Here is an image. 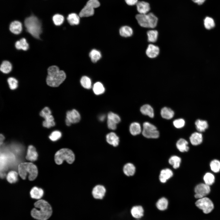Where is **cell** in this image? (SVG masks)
<instances>
[{
  "label": "cell",
  "instance_id": "5b68a950",
  "mask_svg": "<svg viewBox=\"0 0 220 220\" xmlns=\"http://www.w3.org/2000/svg\"><path fill=\"white\" fill-rule=\"evenodd\" d=\"M135 17L139 24L144 28H154L157 24L158 19L152 13L145 14H138Z\"/></svg>",
  "mask_w": 220,
  "mask_h": 220
},
{
  "label": "cell",
  "instance_id": "e575fe53",
  "mask_svg": "<svg viewBox=\"0 0 220 220\" xmlns=\"http://www.w3.org/2000/svg\"><path fill=\"white\" fill-rule=\"evenodd\" d=\"M12 68L11 63L8 61H3L1 64L0 70L3 73L7 74L11 72Z\"/></svg>",
  "mask_w": 220,
  "mask_h": 220
},
{
  "label": "cell",
  "instance_id": "2e32d148",
  "mask_svg": "<svg viewBox=\"0 0 220 220\" xmlns=\"http://www.w3.org/2000/svg\"><path fill=\"white\" fill-rule=\"evenodd\" d=\"M94 9L90 6L86 4L80 12L79 15L80 17H86L91 16L94 14Z\"/></svg>",
  "mask_w": 220,
  "mask_h": 220
},
{
  "label": "cell",
  "instance_id": "8992f818",
  "mask_svg": "<svg viewBox=\"0 0 220 220\" xmlns=\"http://www.w3.org/2000/svg\"><path fill=\"white\" fill-rule=\"evenodd\" d=\"M75 155L73 152L67 148H62L58 151L54 156L55 161L58 165L61 164L65 160L68 163L72 164L75 161Z\"/></svg>",
  "mask_w": 220,
  "mask_h": 220
},
{
  "label": "cell",
  "instance_id": "83f0119b",
  "mask_svg": "<svg viewBox=\"0 0 220 220\" xmlns=\"http://www.w3.org/2000/svg\"><path fill=\"white\" fill-rule=\"evenodd\" d=\"M131 134L134 136L139 134L141 132L142 130L140 124L138 122H133L131 124L129 128Z\"/></svg>",
  "mask_w": 220,
  "mask_h": 220
},
{
  "label": "cell",
  "instance_id": "11a10c76",
  "mask_svg": "<svg viewBox=\"0 0 220 220\" xmlns=\"http://www.w3.org/2000/svg\"><path fill=\"white\" fill-rule=\"evenodd\" d=\"M65 123L66 125L68 126H70L72 124V123L66 119H65Z\"/></svg>",
  "mask_w": 220,
  "mask_h": 220
},
{
  "label": "cell",
  "instance_id": "e0dca14e",
  "mask_svg": "<svg viewBox=\"0 0 220 220\" xmlns=\"http://www.w3.org/2000/svg\"><path fill=\"white\" fill-rule=\"evenodd\" d=\"M173 175V172L170 169L166 168L161 170L159 176V179L162 183H165Z\"/></svg>",
  "mask_w": 220,
  "mask_h": 220
},
{
  "label": "cell",
  "instance_id": "4dcf8cb0",
  "mask_svg": "<svg viewBox=\"0 0 220 220\" xmlns=\"http://www.w3.org/2000/svg\"><path fill=\"white\" fill-rule=\"evenodd\" d=\"M15 46L17 50H22L24 51L27 50L29 48V44L24 38H22L19 41H17L15 43Z\"/></svg>",
  "mask_w": 220,
  "mask_h": 220
},
{
  "label": "cell",
  "instance_id": "8fae6325",
  "mask_svg": "<svg viewBox=\"0 0 220 220\" xmlns=\"http://www.w3.org/2000/svg\"><path fill=\"white\" fill-rule=\"evenodd\" d=\"M160 52V49L158 46L152 44H150L147 46L145 53L148 57L153 59L158 56Z\"/></svg>",
  "mask_w": 220,
  "mask_h": 220
},
{
  "label": "cell",
  "instance_id": "d6986e66",
  "mask_svg": "<svg viewBox=\"0 0 220 220\" xmlns=\"http://www.w3.org/2000/svg\"><path fill=\"white\" fill-rule=\"evenodd\" d=\"M190 142L193 145L200 144L203 141V136L200 132H195L193 133L189 138Z\"/></svg>",
  "mask_w": 220,
  "mask_h": 220
},
{
  "label": "cell",
  "instance_id": "7c38bea8",
  "mask_svg": "<svg viewBox=\"0 0 220 220\" xmlns=\"http://www.w3.org/2000/svg\"><path fill=\"white\" fill-rule=\"evenodd\" d=\"M106 192V189L104 186L98 185L93 188L92 193L95 199H102L105 196Z\"/></svg>",
  "mask_w": 220,
  "mask_h": 220
},
{
  "label": "cell",
  "instance_id": "52a82bcc",
  "mask_svg": "<svg viewBox=\"0 0 220 220\" xmlns=\"http://www.w3.org/2000/svg\"><path fill=\"white\" fill-rule=\"evenodd\" d=\"M142 133L145 137L149 138H157L159 136V132L156 127L148 122H144L143 125Z\"/></svg>",
  "mask_w": 220,
  "mask_h": 220
},
{
  "label": "cell",
  "instance_id": "8d00e7d4",
  "mask_svg": "<svg viewBox=\"0 0 220 220\" xmlns=\"http://www.w3.org/2000/svg\"><path fill=\"white\" fill-rule=\"evenodd\" d=\"M181 158L176 156H171L169 160V163L174 169L178 168L181 163Z\"/></svg>",
  "mask_w": 220,
  "mask_h": 220
},
{
  "label": "cell",
  "instance_id": "277c9868",
  "mask_svg": "<svg viewBox=\"0 0 220 220\" xmlns=\"http://www.w3.org/2000/svg\"><path fill=\"white\" fill-rule=\"evenodd\" d=\"M18 171L20 176L23 179H26L28 173V178L30 181H33L35 179L38 173L36 166L31 162L20 163L18 166Z\"/></svg>",
  "mask_w": 220,
  "mask_h": 220
},
{
  "label": "cell",
  "instance_id": "60d3db41",
  "mask_svg": "<svg viewBox=\"0 0 220 220\" xmlns=\"http://www.w3.org/2000/svg\"><path fill=\"white\" fill-rule=\"evenodd\" d=\"M211 170L215 173H218L220 170V161L217 160H214L210 163Z\"/></svg>",
  "mask_w": 220,
  "mask_h": 220
},
{
  "label": "cell",
  "instance_id": "5bb4252c",
  "mask_svg": "<svg viewBox=\"0 0 220 220\" xmlns=\"http://www.w3.org/2000/svg\"><path fill=\"white\" fill-rule=\"evenodd\" d=\"M106 140L108 143L114 147L117 146L119 142V137L113 132L109 133L106 135Z\"/></svg>",
  "mask_w": 220,
  "mask_h": 220
},
{
  "label": "cell",
  "instance_id": "f907efd6",
  "mask_svg": "<svg viewBox=\"0 0 220 220\" xmlns=\"http://www.w3.org/2000/svg\"><path fill=\"white\" fill-rule=\"evenodd\" d=\"M126 3L129 6H133L138 2V0H125Z\"/></svg>",
  "mask_w": 220,
  "mask_h": 220
},
{
  "label": "cell",
  "instance_id": "9c48e42d",
  "mask_svg": "<svg viewBox=\"0 0 220 220\" xmlns=\"http://www.w3.org/2000/svg\"><path fill=\"white\" fill-rule=\"evenodd\" d=\"M40 116L45 119L43 122V126L46 127L50 128L55 125L54 118L51 115V112L50 108L46 107L40 112Z\"/></svg>",
  "mask_w": 220,
  "mask_h": 220
},
{
  "label": "cell",
  "instance_id": "f546056e",
  "mask_svg": "<svg viewBox=\"0 0 220 220\" xmlns=\"http://www.w3.org/2000/svg\"><path fill=\"white\" fill-rule=\"evenodd\" d=\"M43 193V191L42 189L36 187L33 188L30 192L31 197L36 199H40L42 196Z\"/></svg>",
  "mask_w": 220,
  "mask_h": 220
},
{
  "label": "cell",
  "instance_id": "816d5d0a",
  "mask_svg": "<svg viewBox=\"0 0 220 220\" xmlns=\"http://www.w3.org/2000/svg\"><path fill=\"white\" fill-rule=\"evenodd\" d=\"M194 2L197 4L200 5L203 4L205 1V0H192Z\"/></svg>",
  "mask_w": 220,
  "mask_h": 220
},
{
  "label": "cell",
  "instance_id": "f5cc1de1",
  "mask_svg": "<svg viewBox=\"0 0 220 220\" xmlns=\"http://www.w3.org/2000/svg\"><path fill=\"white\" fill-rule=\"evenodd\" d=\"M105 115H101L99 117V120L101 121H103L105 120Z\"/></svg>",
  "mask_w": 220,
  "mask_h": 220
},
{
  "label": "cell",
  "instance_id": "1f68e13d",
  "mask_svg": "<svg viewBox=\"0 0 220 220\" xmlns=\"http://www.w3.org/2000/svg\"><path fill=\"white\" fill-rule=\"evenodd\" d=\"M79 15L75 13H72L69 14L67 18V20L68 23L71 25H77L80 22Z\"/></svg>",
  "mask_w": 220,
  "mask_h": 220
},
{
  "label": "cell",
  "instance_id": "74e56055",
  "mask_svg": "<svg viewBox=\"0 0 220 220\" xmlns=\"http://www.w3.org/2000/svg\"><path fill=\"white\" fill-rule=\"evenodd\" d=\"M80 82L82 86L85 89H89L91 87V81L87 76H83L81 79Z\"/></svg>",
  "mask_w": 220,
  "mask_h": 220
},
{
  "label": "cell",
  "instance_id": "ba28073f",
  "mask_svg": "<svg viewBox=\"0 0 220 220\" xmlns=\"http://www.w3.org/2000/svg\"><path fill=\"white\" fill-rule=\"evenodd\" d=\"M195 204L206 214L211 212L214 208V205L212 201L206 197L198 199L196 202Z\"/></svg>",
  "mask_w": 220,
  "mask_h": 220
},
{
  "label": "cell",
  "instance_id": "7dc6e473",
  "mask_svg": "<svg viewBox=\"0 0 220 220\" xmlns=\"http://www.w3.org/2000/svg\"><path fill=\"white\" fill-rule=\"evenodd\" d=\"M174 126L177 128H181L183 127L185 124L184 120L182 119H178L175 120L173 122Z\"/></svg>",
  "mask_w": 220,
  "mask_h": 220
},
{
  "label": "cell",
  "instance_id": "6da1fadb",
  "mask_svg": "<svg viewBox=\"0 0 220 220\" xmlns=\"http://www.w3.org/2000/svg\"><path fill=\"white\" fill-rule=\"evenodd\" d=\"M35 208L31 211V215L34 218L39 220H46L51 216L52 209L50 205L46 201L39 200L34 204Z\"/></svg>",
  "mask_w": 220,
  "mask_h": 220
},
{
  "label": "cell",
  "instance_id": "cb8c5ba5",
  "mask_svg": "<svg viewBox=\"0 0 220 220\" xmlns=\"http://www.w3.org/2000/svg\"><path fill=\"white\" fill-rule=\"evenodd\" d=\"M196 127L200 132H204L208 127V124L207 121L198 119L195 122Z\"/></svg>",
  "mask_w": 220,
  "mask_h": 220
},
{
  "label": "cell",
  "instance_id": "4316f807",
  "mask_svg": "<svg viewBox=\"0 0 220 220\" xmlns=\"http://www.w3.org/2000/svg\"><path fill=\"white\" fill-rule=\"evenodd\" d=\"M135 170L134 166L130 163H128L125 164L123 169L124 174L128 176L134 175L135 173Z\"/></svg>",
  "mask_w": 220,
  "mask_h": 220
},
{
  "label": "cell",
  "instance_id": "681fc988",
  "mask_svg": "<svg viewBox=\"0 0 220 220\" xmlns=\"http://www.w3.org/2000/svg\"><path fill=\"white\" fill-rule=\"evenodd\" d=\"M107 126L108 128L112 130H115L117 127V124L112 121L107 119Z\"/></svg>",
  "mask_w": 220,
  "mask_h": 220
},
{
  "label": "cell",
  "instance_id": "603a6c76",
  "mask_svg": "<svg viewBox=\"0 0 220 220\" xmlns=\"http://www.w3.org/2000/svg\"><path fill=\"white\" fill-rule=\"evenodd\" d=\"M188 141L183 138L180 139L176 143V146L178 150L182 152H187L189 149Z\"/></svg>",
  "mask_w": 220,
  "mask_h": 220
},
{
  "label": "cell",
  "instance_id": "7bdbcfd3",
  "mask_svg": "<svg viewBox=\"0 0 220 220\" xmlns=\"http://www.w3.org/2000/svg\"><path fill=\"white\" fill-rule=\"evenodd\" d=\"M64 18L63 16L60 14H56L53 17V20L54 24L56 26L61 25L63 23Z\"/></svg>",
  "mask_w": 220,
  "mask_h": 220
},
{
  "label": "cell",
  "instance_id": "ac0fdd59",
  "mask_svg": "<svg viewBox=\"0 0 220 220\" xmlns=\"http://www.w3.org/2000/svg\"><path fill=\"white\" fill-rule=\"evenodd\" d=\"M38 156L35 148L32 145H29L28 148L26 159L31 161H34L37 160Z\"/></svg>",
  "mask_w": 220,
  "mask_h": 220
},
{
  "label": "cell",
  "instance_id": "d4e9b609",
  "mask_svg": "<svg viewBox=\"0 0 220 220\" xmlns=\"http://www.w3.org/2000/svg\"><path fill=\"white\" fill-rule=\"evenodd\" d=\"M119 33L120 35L124 37L131 36L133 34V31L131 28L128 26H124L119 29Z\"/></svg>",
  "mask_w": 220,
  "mask_h": 220
},
{
  "label": "cell",
  "instance_id": "3957f363",
  "mask_svg": "<svg viewBox=\"0 0 220 220\" xmlns=\"http://www.w3.org/2000/svg\"><path fill=\"white\" fill-rule=\"evenodd\" d=\"M24 25L28 32L34 38L40 39L42 32V25L36 17L31 16L27 18L24 20Z\"/></svg>",
  "mask_w": 220,
  "mask_h": 220
},
{
  "label": "cell",
  "instance_id": "7a4b0ae2",
  "mask_svg": "<svg viewBox=\"0 0 220 220\" xmlns=\"http://www.w3.org/2000/svg\"><path fill=\"white\" fill-rule=\"evenodd\" d=\"M47 72L46 83L48 86L51 87L59 86L66 78L65 72L60 70L59 68L56 65L50 67L47 69Z\"/></svg>",
  "mask_w": 220,
  "mask_h": 220
},
{
  "label": "cell",
  "instance_id": "ffe728a7",
  "mask_svg": "<svg viewBox=\"0 0 220 220\" xmlns=\"http://www.w3.org/2000/svg\"><path fill=\"white\" fill-rule=\"evenodd\" d=\"M10 31L14 34L17 35L20 33L22 30V25L20 22L18 21L12 22L9 26Z\"/></svg>",
  "mask_w": 220,
  "mask_h": 220
},
{
  "label": "cell",
  "instance_id": "b9f144b4",
  "mask_svg": "<svg viewBox=\"0 0 220 220\" xmlns=\"http://www.w3.org/2000/svg\"><path fill=\"white\" fill-rule=\"evenodd\" d=\"M205 27L207 29H210L215 26V23L213 19L211 17H207L204 20Z\"/></svg>",
  "mask_w": 220,
  "mask_h": 220
},
{
  "label": "cell",
  "instance_id": "30bf717a",
  "mask_svg": "<svg viewBox=\"0 0 220 220\" xmlns=\"http://www.w3.org/2000/svg\"><path fill=\"white\" fill-rule=\"evenodd\" d=\"M210 188L205 183H200L196 186L194 189V196L196 199H200L205 197L210 192Z\"/></svg>",
  "mask_w": 220,
  "mask_h": 220
},
{
  "label": "cell",
  "instance_id": "d590c367",
  "mask_svg": "<svg viewBox=\"0 0 220 220\" xmlns=\"http://www.w3.org/2000/svg\"><path fill=\"white\" fill-rule=\"evenodd\" d=\"M89 57L93 62L96 63L100 59L101 55L99 51L94 49L91 50L90 53Z\"/></svg>",
  "mask_w": 220,
  "mask_h": 220
},
{
  "label": "cell",
  "instance_id": "836d02e7",
  "mask_svg": "<svg viewBox=\"0 0 220 220\" xmlns=\"http://www.w3.org/2000/svg\"><path fill=\"white\" fill-rule=\"evenodd\" d=\"M168 204V202L167 200L165 197H162L159 199L157 202L156 206L159 210L164 211L167 209Z\"/></svg>",
  "mask_w": 220,
  "mask_h": 220
},
{
  "label": "cell",
  "instance_id": "484cf974",
  "mask_svg": "<svg viewBox=\"0 0 220 220\" xmlns=\"http://www.w3.org/2000/svg\"><path fill=\"white\" fill-rule=\"evenodd\" d=\"M160 114L163 118L170 119L173 117L174 112L171 108L167 107H164L161 109Z\"/></svg>",
  "mask_w": 220,
  "mask_h": 220
},
{
  "label": "cell",
  "instance_id": "f6af8a7d",
  "mask_svg": "<svg viewBox=\"0 0 220 220\" xmlns=\"http://www.w3.org/2000/svg\"><path fill=\"white\" fill-rule=\"evenodd\" d=\"M10 88L14 90L16 89L18 86V81L15 78L13 77L9 78L7 79Z\"/></svg>",
  "mask_w": 220,
  "mask_h": 220
},
{
  "label": "cell",
  "instance_id": "ab89813d",
  "mask_svg": "<svg viewBox=\"0 0 220 220\" xmlns=\"http://www.w3.org/2000/svg\"><path fill=\"white\" fill-rule=\"evenodd\" d=\"M6 179L7 181L11 183H15L17 180L18 174L15 171H10L8 174Z\"/></svg>",
  "mask_w": 220,
  "mask_h": 220
},
{
  "label": "cell",
  "instance_id": "f35d334b",
  "mask_svg": "<svg viewBox=\"0 0 220 220\" xmlns=\"http://www.w3.org/2000/svg\"><path fill=\"white\" fill-rule=\"evenodd\" d=\"M203 179L205 183L210 186L212 185L215 181L214 176L212 173L207 172L204 176Z\"/></svg>",
  "mask_w": 220,
  "mask_h": 220
},
{
  "label": "cell",
  "instance_id": "c3c4849f",
  "mask_svg": "<svg viewBox=\"0 0 220 220\" xmlns=\"http://www.w3.org/2000/svg\"><path fill=\"white\" fill-rule=\"evenodd\" d=\"M86 4L90 6L94 9L98 8L100 5L98 0H89Z\"/></svg>",
  "mask_w": 220,
  "mask_h": 220
},
{
  "label": "cell",
  "instance_id": "db71d44e",
  "mask_svg": "<svg viewBox=\"0 0 220 220\" xmlns=\"http://www.w3.org/2000/svg\"><path fill=\"white\" fill-rule=\"evenodd\" d=\"M0 145H1L3 143V141L5 139V137L2 134H0Z\"/></svg>",
  "mask_w": 220,
  "mask_h": 220
},
{
  "label": "cell",
  "instance_id": "7402d4cb",
  "mask_svg": "<svg viewBox=\"0 0 220 220\" xmlns=\"http://www.w3.org/2000/svg\"><path fill=\"white\" fill-rule=\"evenodd\" d=\"M140 112L144 115L148 116L152 118L154 116V112L153 108L149 105L145 104L140 108Z\"/></svg>",
  "mask_w": 220,
  "mask_h": 220
},
{
  "label": "cell",
  "instance_id": "44dd1931",
  "mask_svg": "<svg viewBox=\"0 0 220 220\" xmlns=\"http://www.w3.org/2000/svg\"><path fill=\"white\" fill-rule=\"evenodd\" d=\"M144 210L141 206H134L131 210V213L132 216L136 218H139L144 215Z\"/></svg>",
  "mask_w": 220,
  "mask_h": 220
},
{
  "label": "cell",
  "instance_id": "f1b7e54d",
  "mask_svg": "<svg viewBox=\"0 0 220 220\" xmlns=\"http://www.w3.org/2000/svg\"><path fill=\"white\" fill-rule=\"evenodd\" d=\"M158 32L156 30H150L147 32V40L148 42L154 43L156 42L158 37Z\"/></svg>",
  "mask_w": 220,
  "mask_h": 220
},
{
  "label": "cell",
  "instance_id": "ee69618b",
  "mask_svg": "<svg viewBox=\"0 0 220 220\" xmlns=\"http://www.w3.org/2000/svg\"><path fill=\"white\" fill-rule=\"evenodd\" d=\"M107 118L116 124L119 123L121 120L120 117L117 114L112 112H109Z\"/></svg>",
  "mask_w": 220,
  "mask_h": 220
},
{
  "label": "cell",
  "instance_id": "d6a6232c",
  "mask_svg": "<svg viewBox=\"0 0 220 220\" xmlns=\"http://www.w3.org/2000/svg\"><path fill=\"white\" fill-rule=\"evenodd\" d=\"M93 90L94 93L97 95L102 94L105 91V88L103 84L100 82L95 83L93 85Z\"/></svg>",
  "mask_w": 220,
  "mask_h": 220
},
{
  "label": "cell",
  "instance_id": "bcb514c9",
  "mask_svg": "<svg viewBox=\"0 0 220 220\" xmlns=\"http://www.w3.org/2000/svg\"><path fill=\"white\" fill-rule=\"evenodd\" d=\"M61 136V133L59 131L56 130L51 133L49 136V138L51 141H55L60 138Z\"/></svg>",
  "mask_w": 220,
  "mask_h": 220
},
{
  "label": "cell",
  "instance_id": "4fadbf2b",
  "mask_svg": "<svg viewBox=\"0 0 220 220\" xmlns=\"http://www.w3.org/2000/svg\"><path fill=\"white\" fill-rule=\"evenodd\" d=\"M66 119L69 121L72 124L78 123L81 119L79 113L75 109L68 111L66 113Z\"/></svg>",
  "mask_w": 220,
  "mask_h": 220
},
{
  "label": "cell",
  "instance_id": "9a60e30c",
  "mask_svg": "<svg viewBox=\"0 0 220 220\" xmlns=\"http://www.w3.org/2000/svg\"><path fill=\"white\" fill-rule=\"evenodd\" d=\"M136 5L137 10L139 14H147L148 13L150 9L149 4L145 1L138 2Z\"/></svg>",
  "mask_w": 220,
  "mask_h": 220
}]
</instances>
